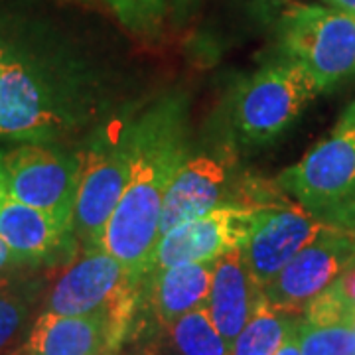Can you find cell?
Returning a JSON list of instances; mask_svg holds the SVG:
<instances>
[{
    "label": "cell",
    "mask_w": 355,
    "mask_h": 355,
    "mask_svg": "<svg viewBox=\"0 0 355 355\" xmlns=\"http://www.w3.org/2000/svg\"><path fill=\"white\" fill-rule=\"evenodd\" d=\"M296 318L263 302L247 326L231 343L229 355H275L288 336Z\"/></svg>",
    "instance_id": "obj_17"
},
{
    "label": "cell",
    "mask_w": 355,
    "mask_h": 355,
    "mask_svg": "<svg viewBox=\"0 0 355 355\" xmlns=\"http://www.w3.org/2000/svg\"><path fill=\"white\" fill-rule=\"evenodd\" d=\"M174 8H176L178 14H182V16H188V14L198 6V2L200 0H168Z\"/></svg>",
    "instance_id": "obj_25"
},
{
    "label": "cell",
    "mask_w": 355,
    "mask_h": 355,
    "mask_svg": "<svg viewBox=\"0 0 355 355\" xmlns=\"http://www.w3.org/2000/svg\"><path fill=\"white\" fill-rule=\"evenodd\" d=\"M324 227L328 225L298 203L277 202L254 207L253 227L241 247V257L257 284L265 291Z\"/></svg>",
    "instance_id": "obj_10"
},
{
    "label": "cell",
    "mask_w": 355,
    "mask_h": 355,
    "mask_svg": "<svg viewBox=\"0 0 355 355\" xmlns=\"http://www.w3.org/2000/svg\"><path fill=\"white\" fill-rule=\"evenodd\" d=\"M253 219L254 207L217 205L216 209L178 225L158 241L146 277L174 265L217 261L241 249L251 233Z\"/></svg>",
    "instance_id": "obj_11"
},
{
    "label": "cell",
    "mask_w": 355,
    "mask_h": 355,
    "mask_svg": "<svg viewBox=\"0 0 355 355\" xmlns=\"http://www.w3.org/2000/svg\"><path fill=\"white\" fill-rule=\"evenodd\" d=\"M322 89L304 65L284 58L265 65L235 93L233 125L251 146L277 140Z\"/></svg>",
    "instance_id": "obj_4"
},
{
    "label": "cell",
    "mask_w": 355,
    "mask_h": 355,
    "mask_svg": "<svg viewBox=\"0 0 355 355\" xmlns=\"http://www.w3.org/2000/svg\"><path fill=\"white\" fill-rule=\"evenodd\" d=\"M8 196H6V184H4V176H2V172H0V205L2 202L6 200Z\"/></svg>",
    "instance_id": "obj_27"
},
{
    "label": "cell",
    "mask_w": 355,
    "mask_h": 355,
    "mask_svg": "<svg viewBox=\"0 0 355 355\" xmlns=\"http://www.w3.org/2000/svg\"><path fill=\"white\" fill-rule=\"evenodd\" d=\"M214 268L216 261L184 263L142 279L148 280L156 316L164 326L207 304Z\"/></svg>",
    "instance_id": "obj_16"
},
{
    "label": "cell",
    "mask_w": 355,
    "mask_h": 355,
    "mask_svg": "<svg viewBox=\"0 0 355 355\" xmlns=\"http://www.w3.org/2000/svg\"><path fill=\"white\" fill-rule=\"evenodd\" d=\"M334 8H338V10H342L345 14H352L355 16V0H328Z\"/></svg>",
    "instance_id": "obj_26"
},
{
    "label": "cell",
    "mask_w": 355,
    "mask_h": 355,
    "mask_svg": "<svg viewBox=\"0 0 355 355\" xmlns=\"http://www.w3.org/2000/svg\"><path fill=\"white\" fill-rule=\"evenodd\" d=\"M302 355H355V322L310 324L298 320Z\"/></svg>",
    "instance_id": "obj_19"
},
{
    "label": "cell",
    "mask_w": 355,
    "mask_h": 355,
    "mask_svg": "<svg viewBox=\"0 0 355 355\" xmlns=\"http://www.w3.org/2000/svg\"><path fill=\"white\" fill-rule=\"evenodd\" d=\"M85 156L73 211V233L83 253L99 251L105 229L127 188L132 164V123H114Z\"/></svg>",
    "instance_id": "obj_5"
},
{
    "label": "cell",
    "mask_w": 355,
    "mask_h": 355,
    "mask_svg": "<svg viewBox=\"0 0 355 355\" xmlns=\"http://www.w3.org/2000/svg\"><path fill=\"white\" fill-rule=\"evenodd\" d=\"M343 114H349V116H354L355 119V103L354 105H352V107H349V109H347V111H345V113Z\"/></svg>",
    "instance_id": "obj_29"
},
{
    "label": "cell",
    "mask_w": 355,
    "mask_h": 355,
    "mask_svg": "<svg viewBox=\"0 0 355 355\" xmlns=\"http://www.w3.org/2000/svg\"><path fill=\"white\" fill-rule=\"evenodd\" d=\"M170 328L180 355H229V343L217 331L205 306L176 320Z\"/></svg>",
    "instance_id": "obj_18"
},
{
    "label": "cell",
    "mask_w": 355,
    "mask_h": 355,
    "mask_svg": "<svg viewBox=\"0 0 355 355\" xmlns=\"http://www.w3.org/2000/svg\"><path fill=\"white\" fill-rule=\"evenodd\" d=\"M338 284H340V288L342 292L347 296V300L355 304V265L349 266L345 272H343L342 277L338 279Z\"/></svg>",
    "instance_id": "obj_24"
},
{
    "label": "cell",
    "mask_w": 355,
    "mask_h": 355,
    "mask_svg": "<svg viewBox=\"0 0 355 355\" xmlns=\"http://www.w3.org/2000/svg\"><path fill=\"white\" fill-rule=\"evenodd\" d=\"M354 265L355 233L324 227L266 286V302L286 314L304 312L318 294Z\"/></svg>",
    "instance_id": "obj_9"
},
{
    "label": "cell",
    "mask_w": 355,
    "mask_h": 355,
    "mask_svg": "<svg viewBox=\"0 0 355 355\" xmlns=\"http://www.w3.org/2000/svg\"><path fill=\"white\" fill-rule=\"evenodd\" d=\"M12 355H32V354H28L24 347H18V349H16V352H14Z\"/></svg>",
    "instance_id": "obj_28"
},
{
    "label": "cell",
    "mask_w": 355,
    "mask_h": 355,
    "mask_svg": "<svg viewBox=\"0 0 355 355\" xmlns=\"http://www.w3.org/2000/svg\"><path fill=\"white\" fill-rule=\"evenodd\" d=\"M85 156L26 144L0 154V172L10 200L46 211L73 227V211Z\"/></svg>",
    "instance_id": "obj_7"
},
{
    "label": "cell",
    "mask_w": 355,
    "mask_h": 355,
    "mask_svg": "<svg viewBox=\"0 0 355 355\" xmlns=\"http://www.w3.org/2000/svg\"><path fill=\"white\" fill-rule=\"evenodd\" d=\"M275 355H302L300 352V343H298V320L292 326V330L288 331V336L284 338V342L279 347V352Z\"/></svg>",
    "instance_id": "obj_23"
},
{
    "label": "cell",
    "mask_w": 355,
    "mask_h": 355,
    "mask_svg": "<svg viewBox=\"0 0 355 355\" xmlns=\"http://www.w3.org/2000/svg\"><path fill=\"white\" fill-rule=\"evenodd\" d=\"M188 160L186 103L166 97L132 123V164L127 188L107 223L103 251L144 279L158 245L164 196Z\"/></svg>",
    "instance_id": "obj_1"
},
{
    "label": "cell",
    "mask_w": 355,
    "mask_h": 355,
    "mask_svg": "<svg viewBox=\"0 0 355 355\" xmlns=\"http://www.w3.org/2000/svg\"><path fill=\"white\" fill-rule=\"evenodd\" d=\"M132 322L107 316L44 312L22 345L32 355H119Z\"/></svg>",
    "instance_id": "obj_12"
},
{
    "label": "cell",
    "mask_w": 355,
    "mask_h": 355,
    "mask_svg": "<svg viewBox=\"0 0 355 355\" xmlns=\"http://www.w3.org/2000/svg\"><path fill=\"white\" fill-rule=\"evenodd\" d=\"M225 182V166L219 160L203 154L188 158L166 191L158 225V241L178 225L221 205Z\"/></svg>",
    "instance_id": "obj_15"
},
{
    "label": "cell",
    "mask_w": 355,
    "mask_h": 355,
    "mask_svg": "<svg viewBox=\"0 0 355 355\" xmlns=\"http://www.w3.org/2000/svg\"><path fill=\"white\" fill-rule=\"evenodd\" d=\"M73 123L71 107L53 77L28 53L2 40L0 139L42 144Z\"/></svg>",
    "instance_id": "obj_3"
},
{
    "label": "cell",
    "mask_w": 355,
    "mask_h": 355,
    "mask_svg": "<svg viewBox=\"0 0 355 355\" xmlns=\"http://www.w3.org/2000/svg\"><path fill=\"white\" fill-rule=\"evenodd\" d=\"M0 237L30 266L58 263L77 251L73 227L10 198L0 205Z\"/></svg>",
    "instance_id": "obj_13"
},
{
    "label": "cell",
    "mask_w": 355,
    "mask_h": 355,
    "mask_svg": "<svg viewBox=\"0 0 355 355\" xmlns=\"http://www.w3.org/2000/svg\"><path fill=\"white\" fill-rule=\"evenodd\" d=\"M265 300V291L249 272L241 249L217 259L205 310L229 349Z\"/></svg>",
    "instance_id": "obj_14"
},
{
    "label": "cell",
    "mask_w": 355,
    "mask_h": 355,
    "mask_svg": "<svg viewBox=\"0 0 355 355\" xmlns=\"http://www.w3.org/2000/svg\"><path fill=\"white\" fill-rule=\"evenodd\" d=\"M280 40L286 58L302 64L320 89L331 87L355 71V16L312 4L282 16Z\"/></svg>",
    "instance_id": "obj_6"
},
{
    "label": "cell",
    "mask_w": 355,
    "mask_h": 355,
    "mask_svg": "<svg viewBox=\"0 0 355 355\" xmlns=\"http://www.w3.org/2000/svg\"><path fill=\"white\" fill-rule=\"evenodd\" d=\"M22 266H30V265L26 263L20 254L14 251L8 243L0 237V277H2V275H6V272H10V270L22 268Z\"/></svg>",
    "instance_id": "obj_22"
},
{
    "label": "cell",
    "mask_w": 355,
    "mask_h": 355,
    "mask_svg": "<svg viewBox=\"0 0 355 355\" xmlns=\"http://www.w3.org/2000/svg\"><path fill=\"white\" fill-rule=\"evenodd\" d=\"M140 282L107 251H91L65 268L53 284L46 312L62 316L107 314L135 322Z\"/></svg>",
    "instance_id": "obj_8"
},
{
    "label": "cell",
    "mask_w": 355,
    "mask_h": 355,
    "mask_svg": "<svg viewBox=\"0 0 355 355\" xmlns=\"http://www.w3.org/2000/svg\"><path fill=\"white\" fill-rule=\"evenodd\" d=\"M0 50H2V40H0Z\"/></svg>",
    "instance_id": "obj_30"
},
{
    "label": "cell",
    "mask_w": 355,
    "mask_h": 355,
    "mask_svg": "<svg viewBox=\"0 0 355 355\" xmlns=\"http://www.w3.org/2000/svg\"><path fill=\"white\" fill-rule=\"evenodd\" d=\"M308 214L328 227L355 233V119L343 114L331 137L277 178Z\"/></svg>",
    "instance_id": "obj_2"
},
{
    "label": "cell",
    "mask_w": 355,
    "mask_h": 355,
    "mask_svg": "<svg viewBox=\"0 0 355 355\" xmlns=\"http://www.w3.org/2000/svg\"><path fill=\"white\" fill-rule=\"evenodd\" d=\"M26 306L24 298L8 288L6 280L0 279V349H4L18 330L24 324Z\"/></svg>",
    "instance_id": "obj_21"
},
{
    "label": "cell",
    "mask_w": 355,
    "mask_h": 355,
    "mask_svg": "<svg viewBox=\"0 0 355 355\" xmlns=\"http://www.w3.org/2000/svg\"><path fill=\"white\" fill-rule=\"evenodd\" d=\"M119 22L137 34H154L164 22L168 0H103Z\"/></svg>",
    "instance_id": "obj_20"
}]
</instances>
